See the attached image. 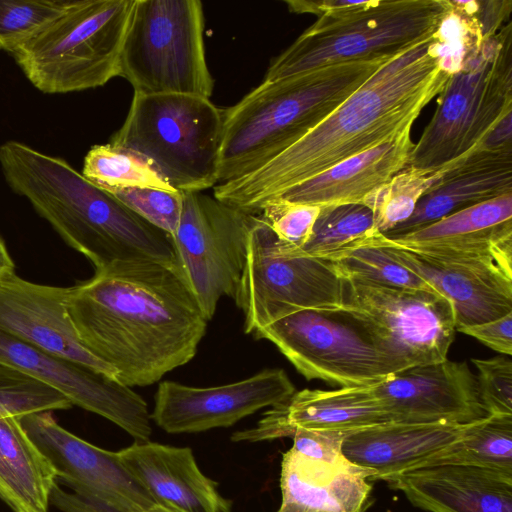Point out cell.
<instances>
[{"label": "cell", "instance_id": "60d3db41", "mask_svg": "<svg viewBox=\"0 0 512 512\" xmlns=\"http://www.w3.org/2000/svg\"><path fill=\"white\" fill-rule=\"evenodd\" d=\"M50 504L63 512H119L101 502L68 492L58 486L52 489Z\"/></svg>", "mask_w": 512, "mask_h": 512}, {"label": "cell", "instance_id": "8fae6325", "mask_svg": "<svg viewBox=\"0 0 512 512\" xmlns=\"http://www.w3.org/2000/svg\"><path fill=\"white\" fill-rule=\"evenodd\" d=\"M340 277V312L362 327L401 370L448 358L456 323L445 297Z\"/></svg>", "mask_w": 512, "mask_h": 512}, {"label": "cell", "instance_id": "3957f363", "mask_svg": "<svg viewBox=\"0 0 512 512\" xmlns=\"http://www.w3.org/2000/svg\"><path fill=\"white\" fill-rule=\"evenodd\" d=\"M0 167L9 187L88 258L95 271L128 261L177 264L167 233L64 159L11 140L0 146Z\"/></svg>", "mask_w": 512, "mask_h": 512}, {"label": "cell", "instance_id": "44dd1931", "mask_svg": "<svg viewBox=\"0 0 512 512\" xmlns=\"http://www.w3.org/2000/svg\"><path fill=\"white\" fill-rule=\"evenodd\" d=\"M369 239L450 301L456 330L512 312V277L499 271L445 261L402 248L378 231Z\"/></svg>", "mask_w": 512, "mask_h": 512}, {"label": "cell", "instance_id": "4316f807", "mask_svg": "<svg viewBox=\"0 0 512 512\" xmlns=\"http://www.w3.org/2000/svg\"><path fill=\"white\" fill-rule=\"evenodd\" d=\"M413 146L411 129H406L287 189L276 198L320 207L362 204L369 194L408 165Z\"/></svg>", "mask_w": 512, "mask_h": 512}, {"label": "cell", "instance_id": "ffe728a7", "mask_svg": "<svg viewBox=\"0 0 512 512\" xmlns=\"http://www.w3.org/2000/svg\"><path fill=\"white\" fill-rule=\"evenodd\" d=\"M392 422L370 385L335 390L303 389L270 407L253 428L236 431L234 442L292 437L296 429L350 433Z\"/></svg>", "mask_w": 512, "mask_h": 512}, {"label": "cell", "instance_id": "ba28073f", "mask_svg": "<svg viewBox=\"0 0 512 512\" xmlns=\"http://www.w3.org/2000/svg\"><path fill=\"white\" fill-rule=\"evenodd\" d=\"M134 0H75L60 17L12 53L41 92L97 88L118 76Z\"/></svg>", "mask_w": 512, "mask_h": 512}, {"label": "cell", "instance_id": "b9f144b4", "mask_svg": "<svg viewBox=\"0 0 512 512\" xmlns=\"http://www.w3.org/2000/svg\"><path fill=\"white\" fill-rule=\"evenodd\" d=\"M11 272H15V266L3 240L0 238V277Z\"/></svg>", "mask_w": 512, "mask_h": 512}, {"label": "cell", "instance_id": "83f0119b", "mask_svg": "<svg viewBox=\"0 0 512 512\" xmlns=\"http://www.w3.org/2000/svg\"><path fill=\"white\" fill-rule=\"evenodd\" d=\"M55 471L18 418L0 417V498L13 512H48Z\"/></svg>", "mask_w": 512, "mask_h": 512}, {"label": "cell", "instance_id": "74e56055", "mask_svg": "<svg viewBox=\"0 0 512 512\" xmlns=\"http://www.w3.org/2000/svg\"><path fill=\"white\" fill-rule=\"evenodd\" d=\"M477 384L487 415H512V361L509 356L472 359Z\"/></svg>", "mask_w": 512, "mask_h": 512}, {"label": "cell", "instance_id": "5bb4252c", "mask_svg": "<svg viewBox=\"0 0 512 512\" xmlns=\"http://www.w3.org/2000/svg\"><path fill=\"white\" fill-rule=\"evenodd\" d=\"M31 440L70 489L119 512H146L157 505L122 463L118 452L97 447L39 412L19 419Z\"/></svg>", "mask_w": 512, "mask_h": 512}, {"label": "cell", "instance_id": "7c38bea8", "mask_svg": "<svg viewBox=\"0 0 512 512\" xmlns=\"http://www.w3.org/2000/svg\"><path fill=\"white\" fill-rule=\"evenodd\" d=\"M254 335L272 342L307 380L358 387L401 371L362 327L340 311H298Z\"/></svg>", "mask_w": 512, "mask_h": 512}, {"label": "cell", "instance_id": "9c48e42d", "mask_svg": "<svg viewBox=\"0 0 512 512\" xmlns=\"http://www.w3.org/2000/svg\"><path fill=\"white\" fill-rule=\"evenodd\" d=\"M118 76L135 93L210 99L214 80L205 56L201 1L134 0Z\"/></svg>", "mask_w": 512, "mask_h": 512}, {"label": "cell", "instance_id": "7a4b0ae2", "mask_svg": "<svg viewBox=\"0 0 512 512\" xmlns=\"http://www.w3.org/2000/svg\"><path fill=\"white\" fill-rule=\"evenodd\" d=\"M438 30L384 63L329 116L268 163L214 186V197L247 214L287 189L411 129L450 75Z\"/></svg>", "mask_w": 512, "mask_h": 512}, {"label": "cell", "instance_id": "52a82bcc", "mask_svg": "<svg viewBox=\"0 0 512 512\" xmlns=\"http://www.w3.org/2000/svg\"><path fill=\"white\" fill-rule=\"evenodd\" d=\"M223 112L210 99L183 94L133 95L110 144L145 158L175 190L218 184Z\"/></svg>", "mask_w": 512, "mask_h": 512}, {"label": "cell", "instance_id": "f1b7e54d", "mask_svg": "<svg viewBox=\"0 0 512 512\" xmlns=\"http://www.w3.org/2000/svg\"><path fill=\"white\" fill-rule=\"evenodd\" d=\"M433 465L475 466L512 473V415H487L469 423L457 440L418 468Z\"/></svg>", "mask_w": 512, "mask_h": 512}, {"label": "cell", "instance_id": "d590c367", "mask_svg": "<svg viewBox=\"0 0 512 512\" xmlns=\"http://www.w3.org/2000/svg\"><path fill=\"white\" fill-rule=\"evenodd\" d=\"M108 192L169 236L175 233L183 209L182 192L140 187L112 189Z\"/></svg>", "mask_w": 512, "mask_h": 512}, {"label": "cell", "instance_id": "5b68a950", "mask_svg": "<svg viewBox=\"0 0 512 512\" xmlns=\"http://www.w3.org/2000/svg\"><path fill=\"white\" fill-rule=\"evenodd\" d=\"M449 0L349 1L308 27L267 69L275 81L325 66L389 59L432 36Z\"/></svg>", "mask_w": 512, "mask_h": 512}, {"label": "cell", "instance_id": "d6a6232c", "mask_svg": "<svg viewBox=\"0 0 512 512\" xmlns=\"http://www.w3.org/2000/svg\"><path fill=\"white\" fill-rule=\"evenodd\" d=\"M328 260L335 264L343 276L387 287L436 292L416 273L393 260L369 237Z\"/></svg>", "mask_w": 512, "mask_h": 512}, {"label": "cell", "instance_id": "6da1fadb", "mask_svg": "<svg viewBox=\"0 0 512 512\" xmlns=\"http://www.w3.org/2000/svg\"><path fill=\"white\" fill-rule=\"evenodd\" d=\"M67 313L82 345L130 388L193 359L208 320L177 264L118 262L69 287Z\"/></svg>", "mask_w": 512, "mask_h": 512}, {"label": "cell", "instance_id": "e575fe53", "mask_svg": "<svg viewBox=\"0 0 512 512\" xmlns=\"http://www.w3.org/2000/svg\"><path fill=\"white\" fill-rule=\"evenodd\" d=\"M62 394L12 367L0 364V417L68 409Z\"/></svg>", "mask_w": 512, "mask_h": 512}, {"label": "cell", "instance_id": "4fadbf2b", "mask_svg": "<svg viewBox=\"0 0 512 512\" xmlns=\"http://www.w3.org/2000/svg\"><path fill=\"white\" fill-rule=\"evenodd\" d=\"M182 194L180 222L170 238L177 265L209 321L220 298H235L252 215L202 191Z\"/></svg>", "mask_w": 512, "mask_h": 512}, {"label": "cell", "instance_id": "7402d4cb", "mask_svg": "<svg viewBox=\"0 0 512 512\" xmlns=\"http://www.w3.org/2000/svg\"><path fill=\"white\" fill-rule=\"evenodd\" d=\"M428 512H512V473L465 465H433L385 480Z\"/></svg>", "mask_w": 512, "mask_h": 512}, {"label": "cell", "instance_id": "603a6c76", "mask_svg": "<svg viewBox=\"0 0 512 512\" xmlns=\"http://www.w3.org/2000/svg\"><path fill=\"white\" fill-rule=\"evenodd\" d=\"M128 471L157 505L181 512H230L231 501L198 467L189 447L134 441L118 451Z\"/></svg>", "mask_w": 512, "mask_h": 512}, {"label": "cell", "instance_id": "f35d334b", "mask_svg": "<svg viewBox=\"0 0 512 512\" xmlns=\"http://www.w3.org/2000/svg\"><path fill=\"white\" fill-rule=\"evenodd\" d=\"M345 435L335 431L296 429L291 449L314 460L338 463L346 459L342 453Z\"/></svg>", "mask_w": 512, "mask_h": 512}, {"label": "cell", "instance_id": "8992f818", "mask_svg": "<svg viewBox=\"0 0 512 512\" xmlns=\"http://www.w3.org/2000/svg\"><path fill=\"white\" fill-rule=\"evenodd\" d=\"M512 113V22L469 51L438 94L407 166L455 167Z\"/></svg>", "mask_w": 512, "mask_h": 512}, {"label": "cell", "instance_id": "d4e9b609", "mask_svg": "<svg viewBox=\"0 0 512 512\" xmlns=\"http://www.w3.org/2000/svg\"><path fill=\"white\" fill-rule=\"evenodd\" d=\"M468 424L388 422L347 433L344 457L383 480L418 468L457 440Z\"/></svg>", "mask_w": 512, "mask_h": 512}, {"label": "cell", "instance_id": "cb8c5ba5", "mask_svg": "<svg viewBox=\"0 0 512 512\" xmlns=\"http://www.w3.org/2000/svg\"><path fill=\"white\" fill-rule=\"evenodd\" d=\"M371 471L347 459L328 463L293 449L283 454L281 504L276 512H365L370 505Z\"/></svg>", "mask_w": 512, "mask_h": 512}, {"label": "cell", "instance_id": "9a60e30c", "mask_svg": "<svg viewBox=\"0 0 512 512\" xmlns=\"http://www.w3.org/2000/svg\"><path fill=\"white\" fill-rule=\"evenodd\" d=\"M0 364L56 390L70 403L113 422L135 441L152 433L145 400L116 379L80 363L38 350L0 331Z\"/></svg>", "mask_w": 512, "mask_h": 512}, {"label": "cell", "instance_id": "f546056e", "mask_svg": "<svg viewBox=\"0 0 512 512\" xmlns=\"http://www.w3.org/2000/svg\"><path fill=\"white\" fill-rule=\"evenodd\" d=\"M450 169L429 171L406 166L369 194L362 204L372 211L376 230L387 234L409 219L419 200Z\"/></svg>", "mask_w": 512, "mask_h": 512}, {"label": "cell", "instance_id": "277c9868", "mask_svg": "<svg viewBox=\"0 0 512 512\" xmlns=\"http://www.w3.org/2000/svg\"><path fill=\"white\" fill-rule=\"evenodd\" d=\"M389 59L330 65L263 81L222 110L218 184L256 171L298 142Z\"/></svg>", "mask_w": 512, "mask_h": 512}, {"label": "cell", "instance_id": "7bdbcfd3", "mask_svg": "<svg viewBox=\"0 0 512 512\" xmlns=\"http://www.w3.org/2000/svg\"><path fill=\"white\" fill-rule=\"evenodd\" d=\"M146 512H181V511L174 509L172 507H167V506H163V505H154Z\"/></svg>", "mask_w": 512, "mask_h": 512}, {"label": "cell", "instance_id": "1f68e13d", "mask_svg": "<svg viewBox=\"0 0 512 512\" xmlns=\"http://www.w3.org/2000/svg\"><path fill=\"white\" fill-rule=\"evenodd\" d=\"M82 175L107 191L128 187L175 190L145 158L110 143L87 152Z\"/></svg>", "mask_w": 512, "mask_h": 512}, {"label": "cell", "instance_id": "484cf974", "mask_svg": "<svg viewBox=\"0 0 512 512\" xmlns=\"http://www.w3.org/2000/svg\"><path fill=\"white\" fill-rule=\"evenodd\" d=\"M508 193H512V149L491 150L479 145L419 200L409 219L383 235L408 233Z\"/></svg>", "mask_w": 512, "mask_h": 512}, {"label": "cell", "instance_id": "836d02e7", "mask_svg": "<svg viewBox=\"0 0 512 512\" xmlns=\"http://www.w3.org/2000/svg\"><path fill=\"white\" fill-rule=\"evenodd\" d=\"M74 2L75 0H0V49L12 54L63 15Z\"/></svg>", "mask_w": 512, "mask_h": 512}, {"label": "cell", "instance_id": "ab89813d", "mask_svg": "<svg viewBox=\"0 0 512 512\" xmlns=\"http://www.w3.org/2000/svg\"><path fill=\"white\" fill-rule=\"evenodd\" d=\"M456 331L479 340L503 355L512 354V312L484 323L460 327Z\"/></svg>", "mask_w": 512, "mask_h": 512}, {"label": "cell", "instance_id": "8d00e7d4", "mask_svg": "<svg viewBox=\"0 0 512 512\" xmlns=\"http://www.w3.org/2000/svg\"><path fill=\"white\" fill-rule=\"evenodd\" d=\"M321 207L273 199L265 203L258 215L269 225L278 239L301 248L310 238Z\"/></svg>", "mask_w": 512, "mask_h": 512}, {"label": "cell", "instance_id": "4dcf8cb0", "mask_svg": "<svg viewBox=\"0 0 512 512\" xmlns=\"http://www.w3.org/2000/svg\"><path fill=\"white\" fill-rule=\"evenodd\" d=\"M375 231L372 211L364 204L324 206L308 241L298 249L288 246L299 255L329 259Z\"/></svg>", "mask_w": 512, "mask_h": 512}, {"label": "cell", "instance_id": "e0dca14e", "mask_svg": "<svg viewBox=\"0 0 512 512\" xmlns=\"http://www.w3.org/2000/svg\"><path fill=\"white\" fill-rule=\"evenodd\" d=\"M370 388L392 422L463 425L487 416L466 362L447 358L412 366Z\"/></svg>", "mask_w": 512, "mask_h": 512}, {"label": "cell", "instance_id": "2e32d148", "mask_svg": "<svg viewBox=\"0 0 512 512\" xmlns=\"http://www.w3.org/2000/svg\"><path fill=\"white\" fill-rule=\"evenodd\" d=\"M295 392L286 372L278 368L213 387L162 381L155 393L151 420L172 434L226 428L262 408L285 402Z\"/></svg>", "mask_w": 512, "mask_h": 512}, {"label": "cell", "instance_id": "d6986e66", "mask_svg": "<svg viewBox=\"0 0 512 512\" xmlns=\"http://www.w3.org/2000/svg\"><path fill=\"white\" fill-rule=\"evenodd\" d=\"M69 287L37 284L15 272L0 277V331L45 353L116 379L80 342L67 313ZM117 380V379H116Z\"/></svg>", "mask_w": 512, "mask_h": 512}, {"label": "cell", "instance_id": "30bf717a", "mask_svg": "<svg viewBox=\"0 0 512 512\" xmlns=\"http://www.w3.org/2000/svg\"><path fill=\"white\" fill-rule=\"evenodd\" d=\"M234 300L243 312L245 333L254 334L298 311L339 312L342 282L332 261L292 252L256 214Z\"/></svg>", "mask_w": 512, "mask_h": 512}, {"label": "cell", "instance_id": "ac0fdd59", "mask_svg": "<svg viewBox=\"0 0 512 512\" xmlns=\"http://www.w3.org/2000/svg\"><path fill=\"white\" fill-rule=\"evenodd\" d=\"M387 238L421 254L512 274V193Z\"/></svg>", "mask_w": 512, "mask_h": 512}]
</instances>
